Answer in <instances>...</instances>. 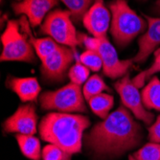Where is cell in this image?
<instances>
[{"label": "cell", "mask_w": 160, "mask_h": 160, "mask_svg": "<svg viewBox=\"0 0 160 160\" xmlns=\"http://www.w3.org/2000/svg\"><path fill=\"white\" fill-rule=\"evenodd\" d=\"M140 125L124 107H120L104 121L92 128L86 136V145L94 153L115 157L132 150L140 144Z\"/></svg>", "instance_id": "6da1fadb"}, {"label": "cell", "mask_w": 160, "mask_h": 160, "mask_svg": "<svg viewBox=\"0 0 160 160\" xmlns=\"http://www.w3.org/2000/svg\"><path fill=\"white\" fill-rule=\"evenodd\" d=\"M88 118L82 115L51 112L39 124L40 137L61 148L69 157L82 151L84 130L89 127Z\"/></svg>", "instance_id": "7a4b0ae2"}, {"label": "cell", "mask_w": 160, "mask_h": 160, "mask_svg": "<svg viewBox=\"0 0 160 160\" xmlns=\"http://www.w3.org/2000/svg\"><path fill=\"white\" fill-rule=\"evenodd\" d=\"M110 12V33L120 47L128 44L148 27V23L128 6L126 0L111 2Z\"/></svg>", "instance_id": "3957f363"}, {"label": "cell", "mask_w": 160, "mask_h": 160, "mask_svg": "<svg viewBox=\"0 0 160 160\" xmlns=\"http://www.w3.org/2000/svg\"><path fill=\"white\" fill-rule=\"evenodd\" d=\"M41 108L62 113L85 112L84 96L80 85L68 83L55 91H47L40 96Z\"/></svg>", "instance_id": "277c9868"}, {"label": "cell", "mask_w": 160, "mask_h": 160, "mask_svg": "<svg viewBox=\"0 0 160 160\" xmlns=\"http://www.w3.org/2000/svg\"><path fill=\"white\" fill-rule=\"evenodd\" d=\"M1 41L3 46L1 62H33L35 61V49L28 37L19 31L18 21H8L1 36Z\"/></svg>", "instance_id": "5b68a950"}, {"label": "cell", "mask_w": 160, "mask_h": 160, "mask_svg": "<svg viewBox=\"0 0 160 160\" xmlns=\"http://www.w3.org/2000/svg\"><path fill=\"white\" fill-rule=\"evenodd\" d=\"M71 18L72 14L69 11L54 10L43 20L40 31L61 45L75 48L81 41Z\"/></svg>", "instance_id": "8992f818"}, {"label": "cell", "mask_w": 160, "mask_h": 160, "mask_svg": "<svg viewBox=\"0 0 160 160\" xmlns=\"http://www.w3.org/2000/svg\"><path fill=\"white\" fill-rule=\"evenodd\" d=\"M114 87L119 94L124 107L132 111L137 119L147 125H150L153 121V114L148 111L146 107L144 106L141 92L128 75L122 77L116 82Z\"/></svg>", "instance_id": "52a82bcc"}, {"label": "cell", "mask_w": 160, "mask_h": 160, "mask_svg": "<svg viewBox=\"0 0 160 160\" xmlns=\"http://www.w3.org/2000/svg\"><path fill=\"white\" fill-rule=\"evenodd\" d=\"M73 60L72 49L60 44L54 52L41 60V73L47 80L62 81Z\"/></svg>", "instance_id": "ba28073f"}, {"label": "cell", "mask_w": 160, "mask_h": 160, "mask_svg": "<svg viewBox=\"0 0 160 160\" xmlns=\"http://www.w3.org/2000/svg\"><path fill=\"white\" fill-rule=\"evenodd\" d=\"M103 61L104 73L111 78L117 79L127 75L132 68L133 60H120L118 54L107 37L99 38V44L96 50Z\"/></svg>", "instance_id": "9c48e42d"}, {"label": "cell", "mask_w": 160, "mask_h": 160, "mask_svg": "<svg viewBox=\"0 0 160 160\" xmlns=\"http://www.w3.org/2000/svg\"><path fill=\"white\" fill-rule=\"evenodd\" d=\"M38 116L35 107L31 104L20 106L4 123V132L34 135L37 132Z\"/></svg>", "instance_id": "30bf717a"}, {"label": "cell", "mask_w": 160, "mask_h": 160, "mask_svg": "<svg viewBox=\"0 0 160 160\" xmlns=\"http://www.w3.org/2000/svg\"><path fill=\"white\" fill-rule=\"evenodd\" d=\"M82 23L93 37H107L111 23V18L109 11L104 4V0H94L91 7L84 14Z\"/></svg>", "instance_id": "8fae6325"}, {"label": "cell", "mask_w": 160, "mask_h": 160, "mask_svg": "<svg viewBox=\"0 0 160 160\" xmlns=\"http://www.w3.org/2000/svg\"><path fill=\"white\" fill-rule=\"evenodd\" d=\"M58 4V0H21L12 4V10L18 14H23L31 23L37 27L42 24L50 11Z\"/></svg>", "instance_id": "7c38bea8"}, {"label": "cell", "mask_w": 160, "mask_h": 160, "mask_svg": "<svg viewBox=\"0 0 160 160\" xmlns=\"http://www.w3.org/2000/svg\"><path fill=\"white\" fill-rule=\"evenodd\" d=\"M146 18L148 27L138 40L139 50L133 59L136 62H145L157 47H160V18L146 17Z\"/></svg>", "instance_id": "4fadbf2b"}, {"label": "cell", "mask_w": 160, "mask_h": 160, "mask_svg": "<svg viewBox=\"0 0 160 160\" xmlns=\"http://www.w3.org/2000/svg\"><path fill=\"white\" fill-rule=\"evenodd\" d=\"M8 84L10 88L18 96L23 103L36 101L41 89L38 81L33 77L12 78Z\"/></svg>", "instance_id": "5bb4252c"}, {"label": "cell", "mask_w": 160, "mask_h": 160, "mask_svg": "<svg viewBox=\"0 0 160 160\" xmlns=\"http://www.w3.org/2000/svg\"><path fill=\"white\" fill-rule=\"evenodd\" d=\"M141 96L146 108L160 111V80L153 76L144 86Z\"/></svg>", "instance_id": "9a60e30c"}, {"label": "cell", "mask_w": 160, "mask_h": 160, "mask_svg": "<svg viewBox=\"0 0 160 160\" xmlns=\"http://www.w3.org/2000/svg\"><path fill=\"white\" fill-rule=\"evenodd\" d=\"M21 23V22H20ZM21 26L24 27L27 37L29 38V41L31 42V44L33 45L35 52L37 53V55L38 56V58L41 60H43L44 58H46L47 56H49L52 52H54L57 47L60 44L57 43L53 38H36L35 37L32 36L30 30L27 28L28 25L27 24H23L21 23Z\"/></svg>", "instance_id": "2e32d148"}, {"label": "cell", "mask_w": 160, "mask_h": 160, "mask_svg": "<svg viewBox=\"0 0 160 160\" xmlns=\"http://www.w3.org/2000/svg\"><path fill=\"white\" fill-rule=\"evenodd\" d=\"M17 141L23 155L31 160H39L41 157V148L39 140L34 135L17 134Z\"/></svg>", "instance_id": "e0dca14e"}, {"label": "cell", "mask_w": 160, "mask_h": 160, "mask_svg": "<svg viewBox=\"0 0 160 160\" xmlns=\"http://www.w3.org/2000/svg\"><path fill=\"white\" fill-rule=\"evenodd\" d=\"M88 104L94 114L102 119H106L114 105V98L111 95L103 92L88 100Z\"/></svg>", "instance_id": "ac0fdd59"}, {"label": "cell", "mask_w": 160, "mask_h": 160, "mask_svg": "<svg viewBox=\"0 0 160 160\" xmlns=\"http://www.w3.org/2000/svg\"><path fill=\"white\" fill-rule=\"evenodd\" d=\"M108 90V85L105 83L104 80L102 79L99 75L90 76L87 80L83 86H82V93L85 100H90L92 97L103 93L104 91Z\"/></svg>", "instance_id": "d6986e66"}, {"label": "cell", "mask_w": 160, "mask_h": 160, "mask_svg": "<svg viewBox=\"0 0 160 160\" xmlns=\"http://www.w3.org/2000/svg\"><path fill=\"white\" fill-rule=\"evenodd\" d=\"M128 160H160V144L148 143L128 156Z\"/></svg>", "instance_id": "ffe728a7"}, {"label": "cell", "mask_w": 160, "mask_h": 160, "mask_svg": "<svg viewBox=\"0 0 160 160\" xmlns=\"http://www.w3.org/2000/svg\"><path fill=\"white\" fill-rule=\"evenodd\" d=\"M68 8L72 18L80 20L83 18L84 14L93 4L94 0H61Z\"/></svg>", "instance_id": "44dd1931"}, {"label": "cell", "mask_w": 160, "mask_h": 160, "mask_svg": "<svg viewBox=\"0 0 160 160\" xmlns=\"http://www.w3.org/2000/svg\"><path fill=\"white\" fill-rule=\"evenodd\" d=\"M156 73H160V51L156 52L155 59L152 65L146 70L142 71L137 76H135L132 79V82L138 88H141V87H144V84L146 83V82L151 80Z\"/></svg>", "instance_id": "7402d4cb"}, {"label": "cell", "mask_w": 160, "mask_h": 160, "mask_svg": "<svg viewBox=\"0 0 160 160\" xmlns=\"http://www.w3.org/2000/svg\"><path fill=\"white\" fill-rule=\"evenodd\" d=\"M89 71L90 70L85 65H83L79 60L69 69V80L72 83H75L81 86L82 84H84V82L89 79Z\"/></svg>", "instance_id": "603a6c76"}, {"label": "cell", "mask_w": 160, "mask_h": 160, "mask_svg": "<svg viewBox=\"0 0 160 160\" xmlns=\"http://www.w3.org/2000/svg\"><path fill=\"white\" fill-rule=\"evenodd\" d=\"M80 62L89 70L98 72L103 68V61L97 51L86 50L80 56Z\"/></svg>", "instance_id": "cb8c5ba5"}, {"label": "cell", "mask_w": 160, "mask_h": 160, "mask_svg": "<svg viewBox=\"0 0 160 160\" xmlns=\"http://www.w3.org/2000/svg\"><path fill=\"white\" fill-rule=\"evenodd\" d=\"M41 157L43 160H71V157H69L61 148L53 144H49L44 147L42 150Z\"/></svg>", "instance_id": "d4e9b609"}, {"label": "cell", "mask_w": 160, "mask_h": 160, "mask_svg": "<svg viewBox=\"0 0 160 160\" xmlns=\"http://www.w3.org/2000/svg\"><path fill=\"white\" fill-rule=\"evenodd\" d=\"M149 139L152 143L160 144V115L149 128Z\"/></svg>", "instance_id": "484cf974"}]
</instances>
